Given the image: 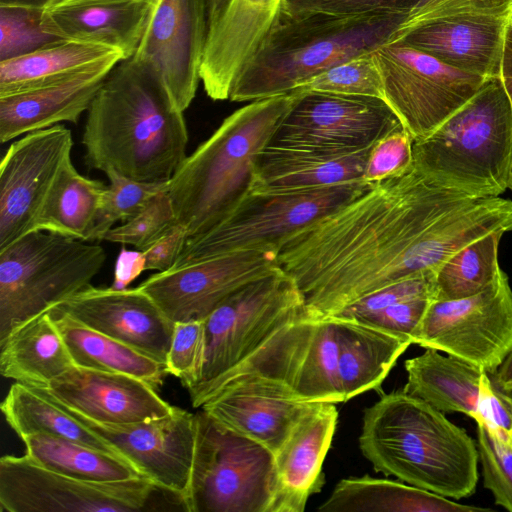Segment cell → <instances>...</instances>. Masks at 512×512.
<instances>
[{"mask_svg":"<svg viewBox=\"0 0 512 512\" xmlns=\"http://www.w3.org/2000/svg\"><path fill=\"white\" fill-rule=\"evenodd\" d=\"M433 299L420 298L390 305L359 320L414 343V339Z\"/></svg>","mask_w":512,"mask_h":512,"instance_id":"49","label":"cell"},{"mask_svg":"<svg viewBox=\"0 0 512 512\" xmlns=\"http://www.w3.org/2000/svg\"><path fill=\"white\" fill-rule=\"evenodd\" d=\"M146 270V260L140 250H129L123 245L115 263L113 289H125Z\"/></svg>","mask_w":512,"mask_h":512,"instance_id":"52","label":"cell"},{"mask_svg":"<svg viewBox=\"0 0 512 512\" xmlns=\"http://www.w3.org/2000/svg\"><path fill=\"white\" fill-rule=\"evenodd\" d=\"M474 420L484 423L495 432L511 434L512 404L509 394L498 390L486 372L481 377Z\"/></svg>","mask_w":512,"mask_h":512,"instance_id":"50","label":"cell"},{"mask_svg":"<svg viewBox=\"0 0 512 512\" xmlns=\"http://www.w3.org/2000/svg\"><path fill=\"white\" fill-rule=\"evenodd\" d=\"M35 389L58 404L104 424L150 421L176 409L141 379L79 366L55 378L46 388Z\"/></svg>","mask_w":512,"mask_h":512,"instance_id":"20","label":"cell"},{"mask_svg":"<svg viewBox=\"0 0 512 512\" xmlns=\"http://www.w3.org/2000/svg\"><path fill=\"white\" fill-rule=\"evenodd\" d=\"M74 365L51 310L21 323L0 340V373L34 388H46Z\"/></svg>","mask_w":512,"mask_h":512,"instance_id":"28","label":"cell"},{"mask_svg":"<svg viewBox=\"0 0 512 512\" xmlns=\"http://www.w3.org/2000/svg\"><path fill=\"white\" fill-rule=\"evenodd\" d=\"M50 310L75 366L130 375L159 390L167 375L163 363L66 313Z\"/></svg>","mask_w":512,"mask_h":512,"instance_id":"33","label":"cell"},{"mask_svg":"<svg viewBox=\"0 0 512 512\" xmlns=\"http://www.w3.org/2000/svg\"><path fill=\"white\" fill-rule=\"evenodd\" d=\"M58 405L108 442L158 490L173 495L185 506L197 450V413L176 407L173 413L159 419L113 425L90 420Z\"/></svg>","mask_w":512,"mask_h":512,"instance_id":"15","label":"cell"},{"mask_svg":"<svg viewBox=\"0 0 512 512\" xmlns=\"http://www.w3.org/2000/svg\"><path fill=\"white\" fill-rule=\"evenodd\" d=\"M152 0H55L44 9L46 31L67 42L95 44L132 58L142 39Z\"/></svg>","mask_w":512,"mask_h":512,"instance_id":"24","label":"cell"},{"mask_svg":"<svg viewBox=\"0 0 512 512\" xmlns=\"http://www.w3.org/2000/svg\"><path fill=\"white\" fill-rule=\"evenodd\" d=\"M302 93L295 89L251 101L184 159L167 191L188 239L221 223L249 193L258 155Z\"/></svg>","mask_w":512,"mask_h":512,"instance_id":"4","label":"cell"},{"mask_svg":"<svg viewBox=\"0 0 512 512\" xmlns=\"http://www.w3.org/2000/svg\"><path fill=\"white\" fill-rule=\"evenodd\" d=\"M303 306V294L281 269L222 302L204 320V364L198 382L188 389L193 407H201L236 367Z\"/></svg>","mask_w":512,"mask_h":512,"instance_id":"9","label":"cell"},{"mask_svg":"<svg viewBox=\"0 0 512 512\" xmlns=\"http://www.w3.org/2000/svg\"><path fill=\"white\" fill-rule=\"evenodd\" d=\"M412 147L413 138L405 128L386 135L372 146L363 179L376 183L404 172L413 163Z\"/></svg>","mask_w":512,"mask_h":512,"instance_id":"48","label":"cell"},{"mask_svg":"<svg viewBox=\"0 0 512 512\" xmlns=\"http://www.w3.org/2000/svg\"><path fill=\"white\" fill-rule=\"evenodd\" d=\"M109 179L97 213L90 241H101L118 221L126 222L136 216L149 201L168 187V182H143L128 178L110 169Z\"/></svg>","mask_w":512,"mask_h":512,"instance_id":"39","label":"cell"},{"mask_svg":"<svg viewBox=\"0 0 512 512\" xmlns=\"http://www.w3.org/2000/svg\"><path fill=\"white\" fill-rule=\"evenodd\" d=\"M485 508L463 505L402 481L368 475L341 479L320 512H473Z\"/></svg>","mask_w":512,"mask_h":512,"instance_id":"31","label":"cell"},{"mask_svg":"<svg viewBox=\"0 0 512 512\" xmlns=\"http://www.w3.org/2000/svg\"><path fill=\"white\" fill-rule=\"evenodd\" d=\"M72 133L64 125L25 134L0 163V250L34 231L43 206L72 160Z\"/></svg>","mask_w":512,"mask_h":512,"instance_id":"16","label":"cell"},{"mask_svg":"<svg viewBox=\"0 0 512 512\" xmlns=\"http://www.w3.org/2000/svg\"><path fill=\"white\" fill-rule=\"evenodd\" d=\"M157 71L120 61L87 111L82 144L89 169L143 182H168L187 157L188 130Z\"/></svg>","mask_w":512,"mask_h":512,"instance_id":"2","label":"cell"},{"mask_svg":"<svg viewBox=\"0 0 512 512\" xmlns=\"http://www.w3.org/2000/svg\"><path fill=\"white\" fill-rule=\"evenodd\" d=\"M20 439L29 458L69 477L90 482H115L142 476L132 464L109 452L42 433Z\"/></svg>","mask_w":512,"mask_h":512,"instance_id":"37","label":"cell"},{"mask_svg":"<svg viewBox=\"0 0 512 512\" xmlns=\"http://www.w3.org/2000/svg\"><path fill=\"white\" fill-rule=\"evenodd\" d=\"M335 317L338 323V382L342 402L369 390L382 393L384 379L412 343L362 322Z\"/></svg>","mask_w":512,"mask_h":512,"instance_id":"29","label":"cell"},{"mask_svg":"<svg viewBox=\"0 0 512 512\" xmlns=\"http://www.w3.org/2000/svg\"><path fill=\"white\" fill-rule=\"evenodd\" d=\"M412 150L413 165L436 186L473 198L503 194L512 176V105L500 78L487 79Z\"/></svg>","mask_w":512,"mask_h":512,"instance_id":"6","label":"cell"},{"mask_svg":"<svg viewBox=\"0 0 512 512\" xmlns=\"http://www.w3.org/2000/svg\"><path fill=\"white\" fill-rule=\"evenodd\" d=\"M106 258L98 244L47 231L0 250V340L91 285Z\"/></svg>","mask_w":512,"mask_h":512,"instance_id":"7","label":"cell"},{"mask_svg":"<svg viewBox=\"0 0 512 512\" xmlns=\"http://www.w3.org/2000/svg\"><path fill=\"white\" fill-rule=\"evenodd\" d=\"M209 32L207 0H152L133 57L149 63L184 112L199 82Z\"/></svg>","mask_w":512,"mask_h":512,"instance_id":"18","label":"cell"},{"mask_svg":"<svg viewBox=\"0 0 512 512\" xmlns=\"http://www.w3.org/2000/svg\"><path fill=\"white\" fill-rule=\"evenodd\" d=\"M52 309L165 365L174 323L138 286L118 290L89 285Z\"/></svg>","mask_w":512,"mask_h":512,"instance_id":"21","label":"cell"},{"mask_svg":"<svg viewBox=\"0 0 512 512\" xmlns=\"http://www.w3.org/2000/svg\"><path fill=\"white\" fill-rule=\"evenodd\" d=\"M492 376L491 381L498 390L512 394V349Z\"/></svg>","mask_w":512,"mask_h":512,"instance_id":"54","label":"cell"},{"mask_svg":"<svg viewBox=\"0 0 512 512\" xmlns=\"http://www.w3.org/2000/svg\"><path fill=\"white\" fill-rule=\"evenodd\" d=\"M403 391L442 413L459 412L475 418L480 381L479 367L433 348L405 361Z\"/></svg>","mask_w":512,"mask_h":512,"instance_id":"30","label":"cell"},{"mask_svg":"<svg viewBox=\"0 0 512 512\" xmlns=\"http://www.w3.org/2000/svg\"><path fill=\"white\" fill-rule=\"evenodd\" d=\"M314 404L294 399L279 380L245 371L229 377L200 408L275 455Z\"/></svg>","mask_w":512,"mask_h":512,"instance_id":"19","label":"cell"},{"mask_svg":"<svg viewBox=\"0 0 512 512\" xmlns=\"http://www.w3.org/2000/svg\"><path fill=\"white\" fill-rule=\"evenodd\" d=\"M298 363L288 389L294 399L309 403H340L338 323L335 316L306 314Z\"/></svg>","mask_w":512,"mask_h":512,"instance_id":"34","label":"cell"},{"mask_svg":"<svg viewBox=\"0 0 512 512\" xmlns=\"http://www.w3.org/2000/svg\"><path fill=\"white\" fill-rule=\"evenodd\" d=\"M167 189L155 195L136 216L110 229L103 240L132 245L140 251L150 247L178 223Z\"/></svg>","mask_w":512,"mask_h":512,"instance_id":"43","label":"cell"},{"mask_svg":"<svg viewBox=\"0 0 512 512\" xmlns=\"http://www.w3.org/2000/svg\"><path fill=\"white\" fill-rule=\"evenodd\" d=\"M44 9L0 6V62L65 42L46 31Z\"/></svg>","mask_w":512,"mask_h":512,"instance_id":"41","label":"cell"},{"mask_svg":"<svg viewBox=\"0 0 512 512\" xmlns=\"http://www.w3.org/2000/svg\"><path fill=\"white\" fill-rule=\"evenodd\" d=\"M157 488L144 476L90 482L49 470L26 454L0 459V508L8 512H136Z\"/></svg>","mask_w":512,"mask_h":512,"instance_id":"13","label":"cell"},{"mask_svg":"<svg viewBox=\"0 0 512 512\" xmlns=\"http://www.w3.org/2000/svg\"><path fill=\"white\" fill-rule=\"evenodd\" d=\"M373 54L382 75L385 102L413 141L431 134L487 80L403 41L386 42Z\"/></svg>","mask_w":512,"mask_h":512,"instance_id":"11","label":"cell"},{"mask_svg":"<svg viewBox=\"0 0 512 512\" xmlns=\"http://www.w3.org/2000/svg\"><path fill=\"white\" fill-rule=\"evenodd\" d=\"M189 512H271L276 488L274 454L201 410Z\"/></svg>","mask_w":512,"mask_h":512,"instance_id":"10","label":"cell"},{"mask_svg":"<svg viewBox=\"0 0 512 512\" xmlns=\"http://www.w3.org/2000/svg\"><path fill=\"white\" fill-rule=\"evenodd\" d=\"M188 239L185 228L177 223L165 235L143 252L146 270L165 272L176 263Z\"/></svg>","mask_w":512,"mask_h":512,"instance_id":"51","label":"cell"},{"mask_svg":"<svg viewBox=\"0 0 512 512\" xmlns=\"http://www.w3.org/2000/svg\"><path fill=\"white\" fill-rule=\"evenodd\" d=\"M359 448L377 472L449 499L471 496L477 444L444 413L403 390L381 393L363 412Z\"/></svg>","mask_w":512,"mask_h":512,"instance_id":"3","label":"cell"},{"mask_svg":"<svg viewBox=\"0 0 512 512\" xmlns=\"http://www.w3.org/2000/svg\"><path fill=\"white\" fill-rule=\"evenodd\" d=\"M509 399H510V402L512 404V394H509ZM511 435H512V430H511Z\"/></svg>","mask_w":512,"mask_h":512,"instance_id":"57","label":"cell"},{"mask_svg":"<svg viewBox=\"0 0 512 512\" xmlns=\"http://www.w3.org/2000/svg\"><path fill=\"white\" fill-rule=\"evenodd\" d=\"M509 189L512 190V176H511V181H510Z\"/></svg>","mask_w":512,"mask_h":512,"instance_id":"58","label":"cell"},{"mask_svg":"<svg viewBox=\"0 0 512 512\" xmlns=\"http://www.w3.org/2000/svg\"><path fill=\"white\" fill-rule=\"evenodd\" d=\"M107 186L81 175L70 160L52 188L34 231L88 241Z\"/></svg>","mask_w":512,"mask_h":512,"instance_id":"36","label":"cell"},{"mask_svg":"<svg viewBox=\"0 0 512 512\" xmlns=\"http://www.w3.org/2000/svg\"><path fill=\"white\" fill-rule=\"evenodd\" d=\"M230 2L231 0H207L209 27L222 17Z\"/></svg>","mask_w":512,"mask_h":512,"instance_id":"55","label":"cell"},{"mask_svg":"<svg viewBox=\"0 0 512 512\" xmlns=\"http://www.w3.org/2000/svg\"><path fill=\"white\" fill-rule=\"evenodd\" d=\"M338 411L334 403H315L274 455L276 488L271 512H303L309 497L325 483L323 462Z\"/></svg>","mask_w":512,"mask_h":512,"instance_id":"25","label":"cell"},{"mask_svg":"<svg viewBox=\"0 0 512 512\" xmlns=\"http://www.w3.org/2000/svg\"><path fill=\"white\" fill-rule=\"evenodd\" d=\"M401 128L400 119L382 99L303 91L269 145L353 153Z\"/></svg>","mask_w":512,"mask_h":512,"instance_id":"14","label":"cell"},{"mask_svg":"<svg viewBox=\"0 0 512 512\" xmlns=\"http://www.w3.org/2000/svg\"><path fill=\"white\" fill-rule=\"evenodd\" d=\"M467 361L493 375L512 349V289L506 273L483 291L431 300L414 343Z\"/></svg>","mask_w":512,"mask_h":512,"instance_id":"12","label":"cell"},{"mask_svg":"<svg viewBox=\"0 0 512 512\" xmlns=\"http://www.w3.org/2000/svg\"><path fill=\"white\" fill-rule=\"evenodd\" d=\"M282 0H231L209 27L201 82L212 100H227L237 80L268 37Z\"/></svg>","mask_w":512,"mask_h":512,"instance_id":"22","label":"cell"},{"mask_svg":"<svg viewBox=\"0 0 512 512\" xmlns=\"http://www.w3.org/2000/svg\"><path fill=\"white\" fill-rule=\"evenodd\" d=\"M373 184L358 180L303 191H249L221 223L205 234L187 239L172 268L249 250L278 253L296 233L358 197Z\"/></svg>","mask_w":512,"mask_h":512,"instance_id":"8","label":"cell"},{"mask_svg":"<svg viewBox=\"0 0 512 512\" xmlns=\"http://www.w3.org/2000/svg\"><path fill=\"white\" fill-rule=\"evenodd\" d=\"M503 235L489 233L452 254L435 274L433 300L466 298L489 287L502 271L498 249Z\"/></svg>","mask_w":512,"mask_h":512,"instance_id":"38","label":"cell"},{"mask_svg":"<svg viewBox=\"0 0 512 512\" xmlns=\"http://www.w3.org/2000/svg\"><path fill=\"white\" fill-rule=\"evenodd\" d=\"M499 78L512 105V16L505 30Z\"/></svg>","mask_w":512,"mask_h":512,"instance_id":"53","label":"cell"},{"mask_svg":"<svg viewBox=\"0 0 512 512\" xmlns=\"http://www.w3.org/2000/svg\"><path fill=\"white\" fill-rule=\"evenodd\" d=\"M205 358L204 320L178 321L173 325L165 369L190 389L201 375Z\"/></svg>","mask_w":512,"mask_h":512,"instance_id":"44","label":"cell"},{"mask_svg":"<svg viewBox=\"0 0 512 512\" xmlns=\"http://www.w3.org/2000/svg\"><path fill=\"white\" fill-rule=\"evenodd\" d=\"M297 89L306 92L372 97L385 101L382 75L373 51L339 63Z\"/></svg>","mask_w":512,"mask_h":512,"instance_id":"40","label":"cell"},{"mask_svg":"<svg viewBox=\"0 0 512 512\" xmlns=\"http://www.w3.org/2000/svg\"><path fill=\"white\" fill-rule=\"evenodd\" d=\"M509 18L485 14L438 18L417 26L398 41L454 68L490 79L499 77Z\"/></svg>","mask_w":512,"mask_h":512,"instance_id":"23","label":"cell"},{"mask_svg":"<svg viewBox=\"0 0 512 512\" xmlns=\"http://www.w3.org/2000/svg\"><path fill=\"white\" fill-rule=\"evenodd\" d=\"M403 15L290 17L280 12L229 100L255 101L291 92L327 69L388 42Z\"/></svg>","mask_w":512,"mask_h":512,"instance_id":"5","label":"cell"},{"mask_svg":"<svg viewBox=\"0 0 512 512\" xmlns=\"http://www.w3.org/2000/svg\"><path fill=\"white\" fill-rule=\"evenodd\" d=\"M477 450L485 488L496 505L512 512V435L477 422Z\"/></svg>","mask_w":512,"mask_h":512,"instance_id":"42","label":"cell"},{"mask_svg":"<svg viewBox=\"0 0 512 512\" xmlns=\"http://www.w3.org/2000/svg\"><path fill=\"white\" fill-rule=\"evenodd\" d=\"M434 295L435 273H425L385 286L355 301L335 316L359 320L390 305L420 298L434 299Z\"/></svg>","mask_w":512,"mask_h":512,"instance_id":"47","label":"cell"},{"mask_svg":"<svg viewBox=\"0 0 512 512\" xmlns=\"http://www.w3.org/2000/svg\"><path fill=\"white\" fill-rule=\"evenodd\" d=\"M1 411L20 438L48 434L119 456L108 442L33 387L15 382L2 401Z\"/></svg>","mask_w":512,"mask_h":512,"instance_id":"35","label":"cell"},{"mask_svg":"<svg viewBox=\"0 0 512 512\" xmlns=\"http://www.w3.org/2000/svg\"><path fill=\"white\" fill-rule=\"evenodd\" d=\"M371 148L331 153L267 145L255 162L250 191L293 192L364 180Z\"/></svg>","mask_w":512,"mask_h":512,"instance_id":"27","label":"cell"},{"mask_svg":"<svg viewBox=\"0 0 512 512\" xmlns=\"http://www.w3.org/2000/svg\"><path fill=\"white\" fill-rule=\"evenodd\" d=\"M277 252L249 250L157 272L138 286L173 323L205 320L243 286L280 270Z\"/></svg>","mask_w":512,"mask_h":512,"instance_id":"17","label":"cell"},{"mask_svg":"<svg viewBox=\"0 0 512 512\" xmlns=\"http://www.w3.org/2000/svg\"><path fill=\"white\" fill-rule=\"evenodd\" d=\"M123 55L102 45L62 42L0 62V97L40 89L63 81L106 60Z\"/></svg>","mask_w":512,"mask_h":512,"instance_id":"32","label":"cell"},{"mask_svg":"<svg viewBox=\"0 0 512 512\" xmlns=\"http://www.w3.org/2000/svg\"><path fill=\"white\" fill-rule=\"evenodd\" d=\"M509 228L500 198L436 186L412 163L296 233L277 260L306 314L325 317L400 280L436 274L462 247Z\"/></svg>","mask_w":512,"mask_h":512,"instance_id":"1","label":"cell"},{"mask_svg":"<svg viewBox=\"0 0 512 512\" xmlns=\"http://www.w3.org/2000/svg\"><path fill=\"white\" fill-rule=\"evenodd\" d=\"M463 14L512 16V0H418L388 42L429 21Z\"/></svg>","mask_w":512,"mask_h":512,"instance_id":"46","label":"cell"},{"mask_svg":"<svg viewBox=\"0 0 512 512\" xmlns=\"http://www.w3.org/2000/svg\"><path fill=\"white\" fill-rule=\"evenodd\" d=\"M418 0H282L281 12L290 17L325 15L361 17L370 15L406 16Z\"/></svg>","mask_w":512,"mask_h":512,"instance_id":"45","label":"cell"},{"mask_svg":"<svg viewBox=\"0 0 512 512\" xmlns=\"http://www.w3.org/2000/svg\"><path fill=\"white\" fill-rule=\"evenodd\" d=\"M119 62L106 60L58 83L0 97V142L62 122L76 124Z\"/></svg>","mask_w":512,"mask_h":512,"instance_id":"26","label":"cell"},{"mask_svg":"<svg viewBox=\"0 0 512 512\" xmlns=\"http://www.w3.org/2000/svg\"><path fill=\"white\" fill-rule=\"evenodd\" d=\"M55 0H0V6H22L45 9Z\"/></svg>","mask_w":512,"mask_h":512,"instance_id":"56","label":"cell"}]
</instances>
